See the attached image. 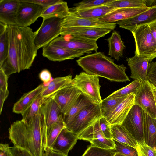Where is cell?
<instances>
[{
	"label": "cell",
	"instance_id": "cell-32",
	"mask_svg": "<svg viewBox=\"0 0 156 156\" xmlns=\"http://www.w3.org/2000/svg\"><path fill=\"white\" fill-rule=\"evenodd\" d=\"M65 127L62 117L47 129L45 139L43 144V151L50 148L61 131Z\"/></svg>",
	"mask_w": 156,
	"mask_h": 156
},
{
	"label": "cell",
	"instance_id": "cell-14",
	"mask_svg": "<svg viewBox=\"0 0 156 156\" xmlns=\"http://www.w3.org/2000/svg\"><path fill=\"white\" fill-rule=\"evenodd\" d=\"M126 60L130 70V77L141 83L147 82V74L151 62L148 57L135 55L127 58Z\"/></svg>",
	"mask_w": 156,
	"mask_h": 156
},
{
	"label": "cell",
	"instance_id": "cell-55",
	"mask_svg": "<svg viewBox=\"0 0 156 156\" xmlns=\"http://www.w3.org/2000/svg\"><path fill=\"white\" fill-rule=\"evenodd\" d=\"M113 156H126L121 154L116 153Z\"/></svg>",
	"mask_w": 156,
	"mask_h": 156
},
{
	"label": "cell",
	"instance_id": "cell-41",
	"mask_svg": "<svg viewBox=\"0 0 156 156\" xmlns=\"http://www.w3.org/2000/svg\"><path fill=\"white\" fill-rule=\"evenodd\" d=\"M136 150L138 153L143 156H156V149L148 145L145 142L142 144L138 142Z\"/></svg>",
	"mask_w": 156,
	"mask_h": 156
},
{
	"label": "cell",
	"instance_id": "cell-39",
	"mask_svg": "<svg viewBox=\"0 0 156 156\" xmlns=\"http://www.w3.org/2000/svg\"><path fill=\"white\" fill-rule=\"evenodd\" d=\"M116 152L114 149H107L91 146L82 156H113Z\"/></svg>",
	"mask_w": 156,
	"mask_h": 156
},
{
	"label": "cell",
	"instance_id": "cell-43",
	"mask_svg": "<svg viewBox=\"0 0 156 156\" xmlns=\"http://www.w3.org/2000/svg\"><path fill=\"white\" fill-rule=\"evenodd\" d=\"M147 79V81L156 87V62H150Z\"/></svg>",
	"mask_w": 156,
	"mask_h": 156
},
{
	"label": "cell",
	"instance_id": "cell-28",
	"mask_svg": "<svg viewBox=\"0 0 156 156\" xmlns=\"http://www.w3.org/2000/svg\"><path fill=\"white\" fill-rule=\"evenodd\" d=\"M94 103L87 96L81 93L69 111L63 115L66 126L85 107Z\"/></svg>",
	"mask_w": 156,
	"mask_h": 156
},
{
	"label": "cell",
	"instance_id": "cell-48",
	"mask_svg": "<svg viewBox=\"0 0 156 156\" xmlns=\"http://www.w3.org/2000/svg\"><path fill=\"white\" fill-rule=\"evenodd\" d=\"M0 156H13L8 144H0Z\"/></svg>",
	"mask_w": 156,
	"mask_h": 156
},
{
	"label": "cell",
	"instance_id": "cell-15",
	"mask_svg": "<svg viewBox=\"0 0 156 156\" xmlns=\"http://www.w3.org/2000/svg\"><path fill=\"white\" fill-rule=\"evenodd\" d=\"M156 21V5L149 9L132 17L116 22L119 27L132 32L136 27L149 25Z\"/></svg>",
	"mask_w": 156,
	"mask_h": 156
},
{
	"label": "cell",
	"instance_id": "cell-9",
	"mask_svg": "<svg viewBox=\"0 0 156 156\" xmlns=\"http://www.w3.org/2000/svg\"><path fill=\"white\" fill-rule=\"evenodd\" d=\"M144 112L139 106L134 105L121 124L140 144L144 142Z\"/></svg>",
	"mask_w": 156,
	"mask_h": 156
},
{
	"label": "cell",
	"instance_id": "cell-7",
	"mask_svg": "<svg viewBox=\"0 0 156 156\" xmlns=\"http://www.w3.org/2000/svg\"><path fill=\"white\" fill-rule=\"evenodd\" d=\"M97 41L75 36L60 35L49 44L89 54L92 51L97 52L98 48Z\"/></svg>",
	"mask_w": 156,
	"mask_h": 156
},
{
	"label": "cell",
	"instance_id": "cell-45",
	"mask_svg": "<svg viewBox=\"0 0 156 156\" xmlns=\"http://www.w3.org/2000/svg\"><path fill=\"white\" fill-rule=\"evenodd\" d=\"M8 77L2 68H0V91H8Z\"/></svg>",
	"mask_w": 156,
	"mask_h": 156
},
{
	"label": "cell",
	"instance_id": "cell-44",
	"mask_svg": "<svg viewBox=\"0 0 156 156\" xmlns=\"http://www.w3.org/2000/svg\"><path fill=\"white\" fill-rule=\"evenodd\" d=\"M23 1L39 5L44 9L57 3L61 0H23Z\"/></svg>",
	"mask_w": 156,
	"mask_h": 156
},
{
	"label": "cell",
	"instance_id": "cell-50",
	"mask_svg": "<svg viewBox=\"0 0 156 156\" xmlns=\"http://www.w3.org/2000/svg\"><path fill=\"white\" fill-rule=\"evenodd\" d=\"M149 26L153 37L156 42V21L149 24Z\"/></svg>",
	"mask_w": 156,
	"mask_h": 156
},
{
	"label": "cell",
	"instance_id": "cell-54",
	"mask_svg": "<svg viewBox=\"0 0 156 156\" xmlns=\"http://www.w3.org/2000/svg\"><path fill=\"white\" fill-rule=\"evenodd\" d=\"M149 58L150 62H151L152 60L156 57V49L153 53L149 57H148Z\"/></svg>",
	"mask_w": 156,
	"mask_h": 156
},
{
	"label": "cell",
	"instance_id": "cell-49",
	"mask_svg": "<svg viewBox=\"0 0 156 156\" xmlns=\"http://www.w3.org/2000/svg\"><path fill=\"white\" fill-rule=\"evenodd\" d=\"M9 92L8 91L5 92L0 91V114L2 113V110L4 102L7 98Z\"/></svg>",
	"mask_w": 156,
	"mask_h": 156
},
{
	"label": "cell",
	"instance_id": "cell-31",
	"mask_svg": "<svg viewBox=\"0 0 156 156\" xmlns=\"http://www.w3.org/2000/svg\"><path fill=\"white\" fill-rule=\"evenodd\" d=\"M69 13L67 2L62 0L57 3L44 9L41 17L43 19L51 17L63 19Z\"/></svg>",
	"mask_w": 156,
	"mask_h": 156
},
{
	"label": "cell",
	"instance_id": "cell-56",
	"mask_svg": "<svg viewBox=\"0 0 156 156\" xmlns=\"http://www.w3.org/2000/svg\"><path fill=\"white\" fill-rule=\"evenodd\" d=\"M42 156H47V154L45 151H43Z\"/></svg>",
	"mask_w": 156,
	"mask_h": 156
},
{
	"label": "cell",
	"instance_id": "cell-47",
	"mask_svg": "<svg viewBox=\"0 0 156 156\" xmlns=\"http://www.w3.org/2000/svg\"><path fill=\"white\" fill-rule=\"evenodd\" d=\"M10 150L13 156H33L26 150L14 146Z\"/></svg>",
	"mask_w": 156,
	"mask_h": 156
},
{
	"label": "cell",
	"instance_id": "cell-16",
	"mask_svg": "<svg viewBox=\"0 0 156 156\" xmlns=\"http://www.w3.org/2000/svg\"><path fill=\"white\" fill-rule=\"evenodd\" d=\"M81 93L70 83L51 97L59 106L63 115L69 111Z\"/></svg>",
	"mask_w": 156,
	"mask_h": 156
},
{
	"label": "cell",
	"instance_id": "cell-18",
	"mask_svg": "<svg viewBox=\"0 0 156 156\" xmlns=\"http://www.w3.org/2000/svg\"><path fill=\"white\" fill-rule=\"evenodd\" d=\"M85 54L50 44L42 48V55L49 60L61 62L79 57Z\"/></svg>",
	"mask_w": 156,
	"mask_h": 156
},
{
	"label": "cell",
	"instance_id": "cell-35",
	"mask_svg": "<svg viewBox=\"0 0 156 156\" xmlns=\"http://www.w3.org/2000/svg\"><path fill=\"white\" fill-rule=\"evenodd\" d=\"M127 96L115 98L107 97L102 100L101 102L99 104L102 116L105 117L124 100Z\"/></svg>",
	"mask_w": 156,
	"mask_h": 156
},
{
	"label": "cell",
	"instance_id": "cell-26",
	"mask_svg": "<svg viewBox=\"0 0 156 156\" xmlns=\"http://www.w3.org/2000/svg\"><path fill=\"white\" fill-rule=\"evenodd\" d=\"M111 126L113 140L137 149L138 142L122 125H111Z\"/></svg>",
	"mask_w": 156,
	"mask_h": 156
},
{
	"label": "cell",
	"instance_id": "cell-38",
	"mask_svg": "<svg viewBox=\"0 0 156 156\" xmlns=\"http://www.w3.org/2000/svg\"><path fill=\"white\" fill-rule=\"evenodd\" d=\"M112 0H83L73 5L74 7L71 9L78 10L88 9L95 7L106 5Z\"/></svg>",
	"mask_w": 156,
	"mask_h": 156
},
{
	"label": "cell",
	"instance_id": "cell-23",
	"mask_svg": "<svg viewBox=\"0 0 156 156\" xmlns=\"http://www.w3.org/2000/svg\"><path fill=\"white\" fill-rule=\"evenodd\" d=\"M41 109L45 118L47 130L63 117L60 107L52 97L46 100Z\"/></svg>",
	"mask_w": 156,
	"mask_h": 156
},
{
	"label": "cell",
	"instance_id": "cell-4",
	"mask_svg": "<svg viewBox=\"0 0 156 156\" xmlns=\"http://www.w3.org/2000/svg\"><path fill=\"white\" fill-rule=\"evenodd\" d=\"M102 116L100 104L93 103L83 108L66 127L78 135Z\"/></svg>",
	"mask_w": 156,
	"mask_h": 156
},
{
	"label": "cell",
	"instance_id": "cell-13",
	"mask_svg": "<svg viewBox=\"0 0 156 156\" xmlns=\"http://www.w3.org/2000/svg\"><path fill=\"white\" fill-rule=\"evenodd\" d=\"M112 30L107 28L94 27H76L62 28L60 35L75 36L97 40Z\"/></svg>",
	"mask_w": 156,
	"mask_h": 156
},
{
	"label": "cell",
	"instance_id": "cell-51",
	"mask_svg": "<svg viewBox=\"0 0 156 156\" xmlns=\"http://www.w3.org/2000/svg\"><path fill=\"white\" fill-rule=\"evenodd\" d=\"M47 156H68L63 154L53 151L50 149H48L45 151Z\"/></svg>",
	"mask_w": 156,
	"mask_h": 156
},
{
	"label": "cell",
	"instance_id": "cell-25",
	"mask_svg": "<svg viewBox=\"0 0 156 156\" xmlns=\"http://www.w3.org/2000/svg\"><path fill=\"white\" fill-rule=\"evenodd\" d=\"M44 85L42 83L37 87L24 94L16 102L13 108V112L17 114H21L40 95L43 89Z\"/></svg>",
	"mask_w": 156,
	"mask_h": 156
},
{
	"label": "cell",
	"instance_id": "cell-2",
	"mask_svg": "<svg viewBox=\"0 0 156 156\" xmlns=\"http://www.w3.org/2000/svg\"><path fill=\"white\" fill-rule=\"evenodd\" d=\"M42 114L40 112L29 124L22 120L14 122L9 128V138L14 146L25 149L33 156H42Z\"/></svg>",
	"mask_w": 156,
	"mask_h": 156
},
{
	"label": "cell",
	"instance_id": "cell-57",
	"mask_svg": "<svg viewBox=\"0 0 156 156\" xmlns=\"http://www.w3.org/2000/svg\"><path fill=\"white\" fill-rule=\"evenodd\" d=\"M141 156L139 155V156Z\"/></svg>",
	"mask_w": 156,
	"mask_h": 156
},
{
	"label": "cell",
	"instance_id": "cell-22",
	"mask_svg": "<svg viewBox=\"0 0 156 156\" xmlns=\"http://www.w3.org/2000/svg\"><path fill=\"white\" fill-rule=\"evenodd\" d=\"M20 0H0V22L16 25V19Z\"/></svg>",
	"mask_w": 156,
	"mask_h": 156
},
{
	"label": "cell",
	"instance_id": "cell-58",
	"mask_svg": "<svg viewBox=\"0 0 156 156\" xmlns=\"http://www.w3.org/2000/svg\"></svg>",
	"mask_w": 156,
	"mask_h": 156
},
{
	"label": "cell",
	"instance_id": "cell-27",
	"mask_svg": "<svg viewBox=\"0 0 156 156\" xmlns=\"http://www.w3.org/2000/svg\"><path fill=\"white\" fill-rule=\"evenodd\" d=\"M144 142L151 147L156 148V119L144 112Z\"/></svg>",
	"mask_w": 156,
	"mask_h": 156
},
{
	"label": "cell",
	"instance_id": "cell-12",
	"mask_svg": "<svg viewBox=\"0 0 156 156\" xmlns=\"http://www.w3.org/2000/svg\"><path fill=\"white\" fill-rule=\"evenodd\" d=\"M134 105L140 107L151 117L156 118V107L154 97L148 81L141 83L135 94Z\"/></svg>",
	"mask_w": 156,
	"mask_h": 156
},
{
	"label": "cell",
	"instance_id": "cell-24",
	"mask_svg": "<svg viewBox=\"0 0 156 156\" xmlns=\"http://www.w3.org/2000/svg\"><path fill=\"white\" fill-rule=\"evenodd\" d=\"M116 9H117L106 5L78 10H73L69 8V15L84 19H98Z\"/></svg>",
	"mask_w": 156,
	"mask_h": 156
},
{
	"label": "cell",
	"instance_id": "cell-3",
	"mask_svg": "<svg viewBox=\"0 0 156 156\" xmlns=\"http://www.w3.org/2000/svg\"><path fill=\"white\" fill-rule=\"evenodd\" d=\"M76 62L87 73L105 78L112 82L130 80L126 73V66L116 64L114 59L103 53L97 52L81 57Z\"/></svg>",
	"mask_w": 156,
	"mask_h": 156
},
{
	"label": "cell",
	"instance_id": "cell-34",
	"mask_svg": "<svg viewBox=\"0 0 156 156\" xmlns=\"http://www.w3.org/2000/svg\"><path fill=\"white\" fill-rule=\"evenodd\" d=\"M8 25L0 22V66L8 57L9 50Z\"/></svg>",
	"mask_w": 156,
	"mask_h": 156
},
{
	"label": "cell",
	"instance_id": "cell-5",
	"mask_svg": "<svg viewBox=\"0 0 156 156\" xmlns=\"http://www.w3.org/2000/svg\"><path fill=\"white\" fill-rule=\"evenodd\" d=\"M62 20L57 17L43 19L40 27L34 32V41L38 49L60 35Z\"/></svg>",
	"mask_w": 156,
	"mask_h": 156
},
{
	"label": "cell",
	"instance_id": "cell-36",
	"mask_svg": "<svg viewBox=\"0 0 156 156\" xmlns=\"http://www.w3.org/2000/svg\"><path fill=\"white\" fill-rule=\"evenodd\" d=\"M106 5L115 9L147 7L145 0H112Z\"/></svg>",
	"mask_w": 156,
	"mask_h": 156
},
{
	"label": "cell",
	"instance_id": "cell-42",
	"mask_svg": "<svg viewBox=\"0 0 156 156\" xmlns=\"http://www.w3.org/2000/svg\"><path fill=\"white\" fill-rule=\"evenodd\" d=\"M101 129L105 137L109 139H113L111 125L105 117L102 116L99 119Z\"/></svg>",
	"mask_w": 156,
	"mask_h": 156
},
{
	"label": "cell",
	"instance_id": "cell-29",
	"mask_svg": "<svg viewBox=\"0 0 156 156\" xmlns=\"http://www.w3.org/2000/svg\"><path fill=\"white\" fill-rule=\"evenodd\" d=\"M72 79L71 75L54 79L47 85L44 86L41 95L46 98H49L70 84Z\"/></svg>",
	"mask_w": 156,
	"mask_h": 156
},
{
	"label": "cell",
	"instance_id": "cell-20",
	"mask_svg": "<svg viewBox=\"0 0 156 156\" xmlns=\"http://www.w3.org/2000/svg\"><path fill=\"white\" fill-rule=\"evenodd\" d=\"M78 136L65 127L61 131L49 149L68 156L69 151L76 143Z\"/></svg>",
	"mask_w": 156,
	"mask_h": 156
},
{
	"label": "cell",
	"instance_id": "cell-30",
	"mask_svg": "<svg viewBox=\"0 0 156 156\" xmlns=\"http://www.w3.org/2000/svg\"><path fill=\"white\" fill-rule=\"evenodd\" d=\"M106 40L108 43V55L118 61L120 58L123 56L126 47L120 34L118 32L114 31Z\"/></svg>",
	"mask_w": 156,
	"mask_h": 156
},
{
	"label": "cell",
	"instance_id": "cell-37",
	"mask_svg": "<svg viewBox=\"0 0 156 156\" xmlns=\"http://www.w3.org/2000/svg\"><path fill=\"white\" fill-rule=\"evenodd\" d=\"M141 84L140 81L134 80L128 85L114 92L108 97H120L126 96L132 93L135 94Z\"/></svg>",
	"mask_w": 156,
	"mask_h": 156
},
{
	"label": "cell",
	"instance_id": "cell-10",
	"mask_svg": "<svg viewBox=\"0 0 156 156\" xmlns=\"http://www.w3.org/2000/svg\"><path fill=\"white\" fill-rule=\"evenodd\" d=\"M78 138L90 142L92 146L107 149L115 148L114 140L107 138L102 132L99 119L78 135Z\"/></svg>",
	"mask_w": 156,
	"mask_h": 156
},
{
	"label": "cell",
	"instance_id": "cell-1",
	"mask_svg": "<svg viewBox=\"0 0 156 156\" xmlns=\"http://www.w3.org/2000/svg\"><path fill=\"white\" fill-rule=\"evenodd\" d=\"M9 50L6 58L0 66L8 77L30 68L38 49L34 41V32L29 27L9 25Z\"/></svg>",
	"mask_w": 156,
	"mask_h": 156
},
{
	"label": "cell",
	"instance_id": "cell-40",
	"mask_svg": "<svg viewBox=\"0 0 156 156\" xmlns=\"http://www.w3.org/2000/svg\"><path fill=\"white\" fill-rule=\"evenodd\" d=\"M115 150L116 153L126 156H138L137 150L134 148L126 144L114 140Z\"/></svg>",
	"mask_w": 156,
	"mask_h": 156
},
{
	"label": "cell",
	"instance_id": "cell-19",
	"mask_svg": "<svg viewBox=\"0 0 156 156\" xmlns=\"http://www.w3.org/2000/svg\"><path fill=\"white\" fill-rule=\"evenodd\" d=\"M116 23L103 22L98 19H89L79 18L69 15L63 19L62 28L76 27H98L110 29L113 30L116 27Z\"/></svg>",
	"mask_w": 156,
	"mask_h": 156
},
{
	"label": "cell",
	"instance_id": "cell-11",
	"mask_svg": "<svg viewBox=\"0 0 156 156\" xmlns=\"http://www.w3.org/2000/svg\"><path fill=\"white\" fill-rule=\"evenodd\" d=\"M16 19V25L28 27L41 17L44 8L37 5L20 0Z\"/></svg>",
	"mask_w": 156,
	"mask_h": 156
},
{
	"label": "cell",
	"instance_id": "cell-53",
	"mask_svg": "<svg viewBox=\"0 0 156 156\" xmlns=\"http://www.w3.org/2000/svg\"><path fill=\"white\" fill-rule=\"evenodd\" d=\"M149 83L151 86V88L152 90L153 91V92L154 95L155 102L156 107V87H154V86H153L150 83Z\"/></svg>",
	"mask_w": 156,
	"mask_h": 156
},
{
	"label": "cell",
	"instance_id": "cell-46",
	"mask_svg": "<svg viewBox=\"0 0 156 156\" xmlns=\"http://www.w3.org/2000/svg\"><path fill=\"white\" fill-rule=\"evenodd\" d=\"M39 79L43 82V84L44 86L47 85L51 81V74L48 69L42 70L39 75Z\"/></svg>",
	"mask_w": 156,
	"mask_h": 156
},
{
	"label": "cell",
	"instance_id": "cell-52",
	"mask_svg": "<svg viewBox=\"0 0 156 156\" xmlns=\"http://www.w3.org/2000/svg\"><path fill=\"white\" fill-rule=\"evenodd\" d=\"M147 7H151L156 5V0H145Z\"/></svg>",
	"mask_w": 156,
	"mask_h": 156
},
{
	"label": "cell",
	"instance_id": "cell-33",
	"mask_svg": "<svg viewBox=\"0 0 156 156\" xmlns=\"http://www.w3.org/2000/svg\"><path fill=\"white\" fill-rule=\"evenodd\" d=\"M41 94L21 114L22 117V120L27 124H29L33 121L40 112L42 105L47 99L42 97Z\"/></svg>",
	"mask_w": 156,
	"mask_h": 156
},
{
	"label": "cell",
	"instance_id": "cell-17",
	"mask_svg": "<svg viewBox=\"0 0 156 156\" xmlns=\"http://www.w3.org/2000/svg\"><path fill=\"white\" fill-rule=\"evenodd\" d=\"M135 94H131L105 117L111 125H121L134 105Z\"/></svg>",
	"mask_w": 156,
	"mask_h": 156
},
{
	"label": "cell",
	"instance_id": "cell-6",
	"mask_svg": "<svg viewBox=\"0 0 156 156\" xmlns=\"http://www.w3.org/2000/svg\"><path fill=\"white\" fill-rule=\"evenodd\" d=\"M70 83L94 103L100 104L101 102L98 76L82 72L72 79Z\"/></svg>",
	"mask_w": 156,
	"mask_h": 156
},
{
	"label": "cell",
	"instance_id": "cell-8",
	"mask_svg": "<svg viewBox=\"0 0 156 156\" xmlns=\"http://www.w3.org/2000/svg\"><path fill=\"white\" fill-rule=\"evenodd\" d=\"M131 33L135 41V55L150 56L156 49V42L151 33L149 25L138 26Z\"/></svg>",
	"mask_w": 156,
	"mask_h": 156
},
{
	"label": "cell",
	"instance_id": "cell-21",
	"mask_svg": "<svg viewBox=\"0 0 156 156\" xmlns=\"http://www.w3.org/2000/svg\"><path fill=\"white\" fill-rule=\"evenodd\" d=\"M151 7L118 8L98 19L106 22L116 23L134 17Z\"/></svg>",
	"mask_w": 156,
	"mask_h": 156
}]
</instances>
